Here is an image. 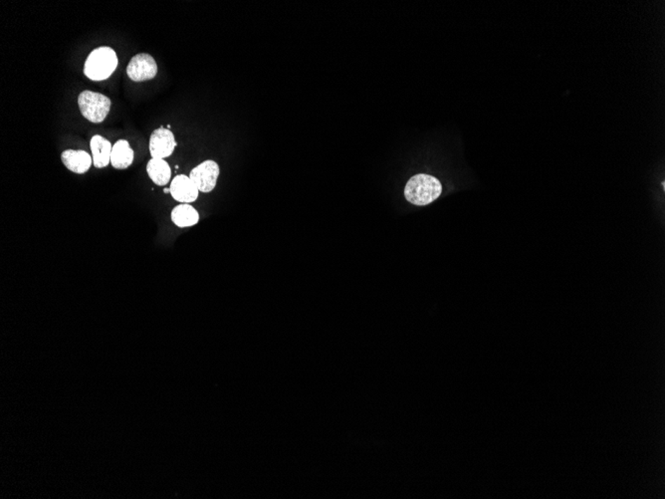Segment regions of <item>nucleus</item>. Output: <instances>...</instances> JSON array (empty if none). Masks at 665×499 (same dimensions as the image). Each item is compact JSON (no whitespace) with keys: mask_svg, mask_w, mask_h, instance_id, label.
I'll use <instances>...</instances> for the list:
<instances>
[{"mask_svg":"<svg viewBox=\"0 0 665 499\" xmlns=\"http://www.w3.org/2000/svg\"><path fill=\"white\" fill-rule=\"evenodd\" d=\"M443 185L436 178L419 173L408 180L405 189V199L415 206H427L441 197Z\"/></svg>","mask_w":665,"mask_h":499,"instance_id":"1","label":"nucleus"},{"mask_svg":"<svg viewBox=\"0 0 665 499\" xmlns=\"http://www.w3.org/2000/svg\"><path fill=\"white\" fill-rule=\"evenodd\" d=\"M118 56L110 47L103 46L93 50L84 66V74L93 81L108 79L118 67Z\"/></svg>","mask_w":665,"mask_h":499,"instance_id":"2","label":"nucleus"},{"mask_svg":"<svg viewBox=\"0 0 665 499\" xmlns=\"http://www.w3.org/2000/svg\"><path fill=\"white\" fill-rule=\"evenodd\" d=\"M81 114L91 123L99 124L105 120L111 110L112 102L101 93L83 91L78 97Z\"/></svg>","mask_w":665,"mask_h":499,"instance_id":"3","label":"nucleus"},{"mask_svg":"<svg viewBox=\"0 0 665 499\" xmlns=\"http://www.w3.org/2000/svg\"><path fill=\"white\" fill-rule=\"evenodd\" d=\"M158 74V64L148 53H139L130 59L127 67V75L134 82H144L154 79Z\"/></svg>","mask_w":665,"mask_h":499,"instance_id":"4","label":"nucleus"},{"mask_svg":"<svg viewBox=\"0 0 665 499\" xmlns=\"http://www.w3.org/2000/svg\"><path fill=\"white\" fill-rule=\"evenodd\" d=\"M220 170L215 161H206L196 166L189 173V178L199 192H210L215 189Z\"/></svg>","mask_w":665,"mask_h":499,"instance_id":"5","label":"nucleus"},{"mask_svg":"<svg viewBox=\"0 0 665 499\" xmlns=\"http://www.w3.org/2000/svg\"><path fill=\"white\" fill-rule=\"evenodd\" d=\"M177 145L172 131L165 129L161 126L159 129L154 130L152 134L149 139V153L153 159L165 160L173 153Z\"/></svg>","mask_w":665,"mask_h":499,"instance_id":"6","label":"nucleus"},{"mask_svg":"<svg viewBox=\"0 0 665 499\" xmlns=\"http://www.w3.org/2000/svg\"><path fill=\"white\" fill-rule=\"evenodd\" d=\"M170 194L175 201L182 204H191L199 197V189L191 178L185 175H179L170 182Z\"/></svg>","mask_w":665,"mask_h":499,"instance_id":"7","label":"nucleus"},{"mask_svg":"<svg viewBox=\"0 0 665 499\" xmlns=\"http://www.w3.org/2000/svg\"><path fill=\"white\" fill-rule=\"evenodd\" d=\"M62 163L71 172L82 175L90 170L92 157L83 149H66L61 154Z\"/></svg>","mask_w":665,"mask_h":499,"instance_id":"8","label":"nucleus"},{"mask_svg":"<svg viewBox=\"0 0 665 499\" xmlns=\"http://www.w3.org/2000/svg\"><path fill=\"white\" fill-rule=\"evenodd\" d=\"M92 152L93 164L97 168H106L111 163V154L113 146L105 138L96 135L90 142Z\"/></svg>","mask_w":665,"mask_h":499,"instance_id":"9","label":"nucleus"},{"mask_svg":"<svg viewBox=\"0 0 665 499\" xmlns=\"http://www.w3.org/2000/svg\"><path fill=\"white\" fill-rule=\"evenodd\" d=\"M135 153L127 140H120L112 149L111 165L117 170H126L134 161Z\"/></svg>","mask_w":665,"mask_h":499,"instance_id":"10","label":"nucleus"},{"mask_svg":"<svg viewBox=\"0 0 665 499\" xmlns=\"http://www.w3.org/2000/svg\"><path fill=\"white\" fill-rule=\"evenodd\" d=\"M147 173H148L149 179L153 180L154 184L165 187L170 182L172 178V170L168 163L163 159H152L147 165Z\"/></svg>","mask_w":665,"mask_h":499,"instance_id":"11","label":"nucleus"},{"mask_svg":"<svg viewBox=\"0 0 665 499\" xmlns=\"http://www.w3.org/2000/svg\"><path fill=\"white\" fill-rule=\"evenodd\" d=\"M172 220L179 227H194L199 222V213L191 204H180L172 211Z\"/></svg>","mask_w":665,"mask_h":499,"instance_id":"12","label":"nucleus"},{"mask_svg":"<svg viewBox=\"0 0 665 499\" xmlns=\"http://www.w3.org/2000/svg\"><path fill=\"white\" fill-rule=\"evenodd\" d=\"M163 192H165V194H170V187H168V189H166L165 187V189H163Z\"/></svg>","mask_w":665,"mask_h":499,"instance_id":"13","label":"nucleus"},{"mask_svg":"<svg viewBox=\"0 0 665 499\" xmlns=\"http://www.w3.org/2000/svg\"><path fill=\"white\" fill-rule=\"evenodd\" d=\"M166 129L170 130V125H168V127H166Z\"/></svg>","mask_w":665,"mask_h":499,"instance_id":"14","label":"nucleus"}]
</instances>
